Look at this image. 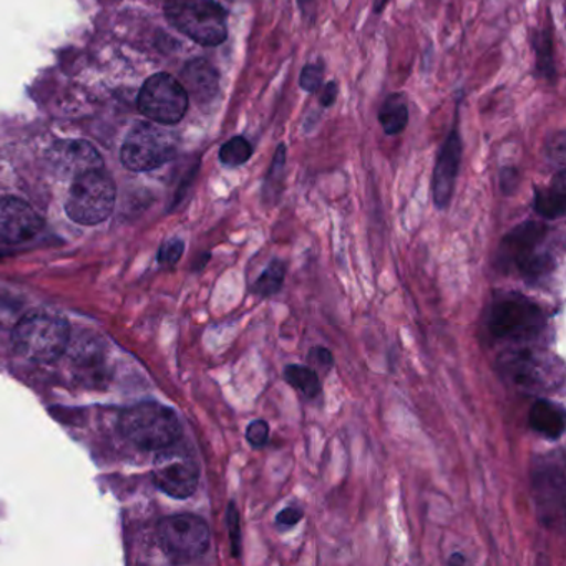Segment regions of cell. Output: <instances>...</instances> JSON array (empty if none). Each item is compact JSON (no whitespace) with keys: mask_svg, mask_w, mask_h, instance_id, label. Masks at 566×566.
Listing matches in <instances>:
<instances>
[{"mask_svg":"<svg viewBox=\"0 0 566 566\" xmlns=\"http://www.w3.org/2000/svg\"><path fill=\"white\" fill-rule=\"evenodd\" d=\"M287 264L286 261L274 258L271 263L264 268L263 273L258 276L253 284V293L256 296L268 300V297L276 296L283 290L284 281H286Z\"/></svg>","mask_w":566,"mask_h":566,"instance_id":"44dd1931","label":"cell"},{"mask_svg":"<svg viewBox=\"0 0 566 566\" xmlns=\"http://www.w3.org/2000/svg\"><path fill=\"white\" fill-rule=\"evenodd\" d=\"M409 122V105L403 94H392L384 102L379 112V124L386 135H399Z\"/></svg>","mask_w":566,"mask_h":566,"instance_id":"d6986e66","label":"cell"},{"mask_svg":"<svg viewBox=\"0 0 566 566\" xmlns=\"http://www.w3.org/2000/svg\"><path fill=\"white\" fill-rule=\"evenodd\" d=\"M496 366L503 380L522 390L555 389L562 384V366L526 347L500 354Z\"/></svg>","mask_w":566,"mask_h":566,"instance_id":"52a82bcc","label":"cell"},{"mask_svg":"<svg viewBox=\"0 0 566 566\" xmlns=\"http://www.w3.org/2000/svg\"><path fill=\"white\" fill-rule=\"evenodd\" d=\"M337 95H339V85L336 82H327L326 87L323 88V94H321V105L324 108L333 107L336 104Z\"/></svg>","mask_w":566,"mask_h":566,"instance_id":"d6a6232c","label":"cell"},{"mask_svg":"<svg viewBox=\"0 0 566 566\" xmlns=\"http://www.w3.org/2000/svg\"><path fill=\"white\" fill-rule=\"evenodd\" d=\"M117 200V188L104 168L84 171L77 175L69 191V218L84 227H94L111 217Z\"/></svg>","mask_w":566,"mask_h":566,"instance_id":"8992f818","label":"cell"},{"mask_svg":"<svg viewBox=\"0 0 566 566\" xmlns=\"http://www.w3.org/2000/svg\"><path fill=\"white\" fill-rule=\"evenodd\" d=\"M52 154H54L55 165L64 168L74 178L84 171L104 168L101 155L87 142H62L55 145Z\"/></svg>","mask_w":566,"mask_h":566,"instance_id":"e0dca14e","label":"cell"},{"mask_svg":"<svg viewBox=\"0 0 566 566\" xmlns=\"http://www.w3.org/2000/svg\"><path fill=\"white\" fill-rule=\"evenodd\" d=\"M158 536L167 553L180 559L200 558L211 543L210 526L193 513L165 516L158 523Z\"/></svg>","mask_w":566,"mask_h":566,"instance_id":"8fae6325","label":"cell"},{"mask_svg":"<svg viewBox=\"0 0 566 566\" xmlns=\"http://www.w3.org/2000/svg\"><path fill=\"white\" fill-rule=\"evenodd\" d=\"M15 350L35 364L55 363L69 346V324L61 316L31 313L22 317L12 334Z\"/></svg>","mask_w":566,"mask_h":566,"instance_id":"3957f363","label":"cell"},{"mask_svg":"<svg viewBox=\"0 0 566 566\" xmlns=\"http://www.w3.org/2000/svg\"><path fill=\"white\" fill-rule=\"evenodd\" d=\"M533 208L543 220H558L566 211V177L565 170L556 171L552 184L546 188H535Z\"/></svg>","mask_w":566,"mask_h":566,"instance_id":"ac0fdd59","label":"cell"},{"mask_svg":"<svg viewBox=\"0 0 566 566\" xmlns=\"http://www.w3.org/2000/svg\"><path fill=\"white\" fill-rule=\"evenodd\" d=\"M253 157V147L243 137H234L221 147L220 161L227 167H241Z\"/></svg>","mask_w":566,"mask_h":566,"instance_id":"cb8c5ba5","label":"cell"},{"mask_svg":"<svg viewBox=\"0 0 566 566\" xmlns=\"http://www.w3.org/2000/svg\"><path fill=\"white\" fill-rule=\"evenodd\" d=\"M307 360H310L311 367L316 370H324V373H329L334 367L333 353L324 346L311 347Z\"/></svg>","mask_w":566,"mask_h":566,"instance_id":"4dcf8cb0","label":"cell"},{"mask_svg":"<svg viewBox=\"0 0 566 566\" xmlns=\"http://www.w3.org/2000/svg\"><path fill=\"white\" fill-rule=\"evenodd\" d=\"M533 48H535L536 71H538L539 77L548 82H555L556 65L552 31L546 29V31L536 32L535 39H533Z\"/></svg>","mask_w":566,"mask_h":566,"instance_id":"7402d4cb","label":"cell"},{"mask_svg":"<svg viewBox=\"0 0 566 566\" xmlns=\"http://www.w3.org/2000/svg\"><path fill=\"white\" fill-rule=\"evenodd\" d=\"M528 426L533 432L538 433L549 442L562 439L566 429V413L559 403L539 397L528 410Z\"/></svg>","mask_w":566,"mask_h":566,"instance_id":"2e32d148","label":"cell"},{"mask_svg":"<svg viewBox=\"0 0 566 566\" xmlns=\"http://www.w3.org/2000/svg\"><path fill=\"white\" fill-rule=\"evenodd\" d=\"M286 145L281 144L273 157L266 180H264L263 198L266 203H276L283 191L284 174H286Z\"/></svg>","mask_w":566,"mask_h":566,"instance_id":"603a6c76","label":"cell"},{"mask_svg":"<svg viewBox=\"0 0 566 566\" xmlns=\"http://www.w3.org/2000/svg\"><path fill=\"white\" fill-rule=\"evenodd\" d=\"M227 525H228V532H230L231 555H233L234 558H240V556H241V520H240V512H238V506H237V503H234V502H230V505H228Z\"/></svg>","mask_w":566,"mask_h":566,"instance_id":"d4e9b609","label":"cell"},{"mask_svg":"<svg viewBox=\"0 0 566 566\" xmlns=\"http://www.w3.org/2000/svg\"><path fill=\"white\" fill-rule=\"evenodd\" d=\"M185 243L180 240V238H174V240H168L167 243L161 247L160 254H158V261L164 266H175V264L180 261V258L184 256Z\"/></svg>","mask_w":566,"mask_h":566,"instance_id":"f546056e","label":"cell"},{"mask_svg":"<svg viewBox=\"0 0 566 566\" xmlns=\"http://www.w3.org/2000/svg\"><path fill=\"white\" fill-rule=\"evenodd\" d=\"M532 493L538 520L546 528H563L566 510V479L563 462L542 457L532 469Z\"/></svg>","mask_w":566,"mask_h":566,"instance_id":"ba28073f","label":"cell"},{"mask_svg":"<svg viewBox=\"0 0 566 566\" xmlns=\"http://www.w3.org/2000/svg\"><path fill=\"white\" fill-rule=\"evenodd\" d=\"M142 114L157 124L174 125L188 111V94L181 82L168 74L148 78L138 95Z\"/></svg>","mask_w":566,"mask_h":566,"instance_id":"7c38bea8","label":"cell"},{"mask_svg":"<svg viewBox=\"0 0 566 566\" xmlns=\"http://www.w3.org/2000/svg\"><path fill=\"white\" fill-rule=\"evenodd\" d=\"M181 85L198 104H208L220 91V74L210 62L205 59H195L188 62L181 72Z\"/></svg>","mask_w":566,"mask_h":566,"instance_id":"9a60e30c","label":"cell"},{"mask_svg":"<svg viewBox=\"0 0 566 566\" xmlns=\"http://www.w3.org/2000/svg\"><path fill=\"white\" fill-rule=\"evenodd\" d=\"M546 157L552 161L553 165L558 167V170H565L566 161V135L565 132H558V134L549 137L548 144H546Z\"/></svg>","mask_w":566,"mask_h":566,"instance_id":"484cf974","label":"cell"},{"mask_svg":"<svg viewBox=\"0 0 566 566\" xmlns=\"http://www.w3.org/2000/svg\"><path fill=\"white\" fill-rule=\"evenodd\" d=\"M549 227L542 221H523L502 238L496 264L502 273L513 274L523 283L539 286L556 270L555 253L545 248Z\"/></svg>","mask_w":566,"mask_h":566,"instance_id":"6da1fadb","label":"cell"},{"mask_svg":"<svg viewBox=\"0 0 566 566\" xmlns=\"http://www.w3.org/2000/svg\"><path fill=\"white\" fill-rule=\"evenodd\" d=\"M177 145L174 137L158 125L138 124L132 128L122 147L120 158L132 171H150L168 164L175 157Z\"/></svg>","mask_w":566,"mask_h":566,"instance_id":"30bf717a","label":"cell"},{"mask_svg":"<svg viewBox=\"0 0 566 566\" xmlns=\"http://www.w3.org/2000/svg\"><path fill=\"white\" fill-rule=\"evenodd\" d=\"M155 485L171 499L185 500L195 495L200 483V467L187 447L178 442L157 450L154 462Z\"/></svg>","mask_w":566,"mask_h":566,"instance_id":"9c48e42d","label":"cell"},{"mask_svg":"<svg viewBox=\"0 0 566 566\" xmlns=\"http://www.w3.org/2000/svg\"><path fill=\"white\" fill-rule=\"evenodd\" d=\"M460 161H462V140H460L459 130L453 127L449 137L443 142L436 167H433L432 201L437 210H447L452 201Z\"/></svg>","mask_w":566,"mask_h":566,"instance_id":"4fadbf2b","label":"cell"},{"mask_svg":"<svg viewBox=\"0 0 566 566\" xmlns=\"http://www.w3.org/2000/svg\"><path fill=\"white\" fill-rule=\"evenodd\" d=\"M499 187L505 197L515 195L520 187V171L515 167H503L499 174Z\"/></svg>","mask_w":566,"mask_h":566,"instance_id":"1f68e13d","label":"cell"},{"mask_svg":"<svg viewBox=\"0 0 566 566\" xmlns=\"http://www.w3.org/2000/svg\"><path fill=\"white\" fill-rule=\"evenodd\" d=\"M303 518L304 510L296 505H290L277 513L276 518H274V526L280 532H287V530H293L294 526L300 525Z\"/></svg>","mask_w":566,"mask_h":566,"instance_id":"f1b7e54d","label":"cell"},{"mask_svg":"<svg viewBox=\"0 0 566 566\" xmlns=\"http://www.w3.org/2000/svg\"><path fill=\"white\" fill-rule=\"evenodd\" d=\"M168 22L191 41L207 48L223 44L228 38V14L214 0H167Z\"/></svg>","mask_w":566,"mask_h":566,"instance_id":"5b68a950","label":"cell"},{"mask_svg":"<svg viewBox=\"0 0 566 566\" xmlns=\"http://www.w3.org/2000/svg\"><path fill=\"white\" fill-rule=\"evenodd\" d=\"M311 0H297V4H300V8H304V6L310 4Z\"/></svg>","mask_w":566,"mask_h":566,"instance_id":"d590c367","label":"cell"},{"mask_svg":"<svg viewBox=\"0 0 566 566\" xmlns=\"http://www.w3.org/2000/svg\"><path fill=\"white\" fill-rule=\"evenodd\" d=\"M125 439L145 450H160L181 439V423L170 407L157 402L128 407L120 416Z\"/></svg>","mask_w":566,"mask_h":566,"instance_id":"277c9868","label":"cell"},{"mask_svg":"<svg viewBox=\"0 0 566 566\" xmlns=\"http://www.w3.org/2000/svg\"><path fill=\"white\" fill-rule=\"evenodd\" d=\"M323 64H307L300 75V87L307 94H316L323 85Z\"/></svg>","mask_w":566,"mask_h":566,"instance_id":"4316f807","label":"cell"},{"mask_svg":"<svg viewBox=\"0 0 566 566\" xmlns=\"http://www.w3.org/2000/svg\"><path fill=\"white\" fill-rule=\"evenodd\" d=\"M284 382L293 387L297 392L303 394L306 399H316L321 394L319 374L314 367L290 364L283 370Z\"/></svg>","mask_w":566,"mask_h":566,"instance_id":"ffe728a7","label":"cell"},{"mask_svg":"<svg viewBox=\"0 0 566 566\" xmlns=\"http://www.w3.org/2000/svg\"><path fill=\"white\" fill-rule=\"evenodd\" d=\"M387 4H389V0H376V8L374 9H376L377 14L382 12Z\"/></svg>","mask_w":566,"mask_h":566,"instance_id":"e575fe53","label":"cell"},{"mask_svg":"<svg viewBox=\"0 0 566 566\" xmlns=\"http://www.w3.org/2000/svg\"><path fill=\"white\" fill-rule=\"evenodd\" d=\"M447 563H449V565L452 566H460L467 565V563H469V559H467L465 556H463V553L455 552L452 553V555H450L449 558H447Z\"/></svg>","mask_w":566,"mask_h":566,"instance_id":"836d02e7","label":"cell"},{"mask_svg":"<svg viewBox=\"0 0 566 566\" xmlns=\"http://www.w3.org/2000/svg\"><path fill=\"white\" fill-rule=\"evenodd\" d=\"M546 326L548 316L542 304L515 291L496 294L486 307V333L502 343H532L545 333Z\"/></svg>","mask_w":566,"mask_h":566,"instance_id":"7a4b0ae2","label":"cell"},{"mask_svg":"<svg viewBox=\"0 0 566 566\" xmlns=\"http://www.w3.org/2000/svg\"><path fill=\"white\" fill-rule=\"evenodd\" d=\"M42 220L38 211L15 197L0 198V241L19 244L38 237Z\"/></svg>","mask_w":566,"mask_h":566,"instance_id":"5bb4252c","label":"cell"},{"mask_svg":"<svg viewBox=\"0 0 566 566\" xmlns=\"http://www.w3.org/2000/svg\"><path fill=\"white\" fill-rule=\"evenodd\" d=\"M247 440L253 449H263L270 440V423L264 419H254L248 423Z\"/></svg>","mask_w":566,"mask_h":566,"instance_id":"83f0119b","label":"cell"}]
</instances>
